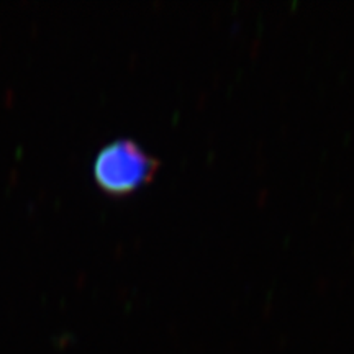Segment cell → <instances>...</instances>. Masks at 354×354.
Segmentation results:
<instances>
[{
	"label": "cell",
	"mask_w": 354,
	"mask_h": 354,
	"mask_svg": "<svg viewBox=\"0 0 354 354\" xmlns=\"http://www.w3.org/2000/svg\"><path fill=\"white\" fill-rule=\"evenodd\" d=\"M159 166L158 159L146 153L136 141L122 138L105 145L97 154L94 177L110 194H128L148 183Z\"/></svg>",
	"instance_id": "1"
}]
</instances>
